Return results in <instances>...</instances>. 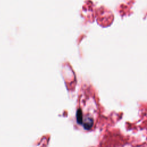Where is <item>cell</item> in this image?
<instances>
[{"instance_id":"cell-1","label":"cell","mask_w":147,"mask_h":147,"mask_svg":"<svg viewBox=\"0 0 147 147\" xmlns=\"http://www.w3.org/2000/svg\"><path fill=\"white\" fill-rule=\"evenodd\" d=\"M92 123H93V121H92V119L87 118V119H86V120L84 123V127L86 129H89L92 126Z\"/></svg>"},{"instance_id":"cell-2","label":"cell","mask_w":147,"mask_h":147,"mask_svg":"<svg viewBox=\"0 0 147 147\" xmlns=\"http://www.w3.org/2000/svg\"><path fill=\"white\" fill-rule=\"evenodd\" d=\"M77 121L79 123H82V114L81 110H79L77 112Z\"/></svg>"}]
</instances>
